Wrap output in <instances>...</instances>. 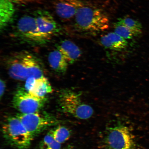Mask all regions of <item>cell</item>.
I'll return each instance as SVG.
<instances>
[{
	"label": "cell",
	"instance_id": "obj_20",
	"mask_svg": "<svg viewBox=\"0 0 149 149\" xmlns=\"http://www.w3.org/2000/svg\"><path fill=\"white\" fill-rule=\"evenodd\" d=\"M37 78L34 77H30L28 78L25 81V88L27 92H29L32 89L34 85Z\"/></svg>",
	"mask_w": 149,
	"mask_h": 149
},
{
	"label": "cell",
	"instance_id": "obj_17",
	"mask_svg": "<svg viewBox=\"0 0 149 149\" xmlns=\"http://www.w3.org/2000/svg\"><path fill=\"white\" fill-rule=\"evenodd\" d=\"M51 132L55 140L61 144L68 141L71 136L70 130L63 126H58Z\"/></svg>",
	"mask_w": 149,
	"mask_h": 149
},
{
	"label": "cell",
	"instance_id": "obj_5",
	"mask_svg": "<svg viewBox=\"0 0 149 149\" xmlns=\"http://www.w3.org/2000/svg\"><path fill=\"white\" fill-rule=\"evenodd\" d=\"M104 143L107 149H135L136 146L132 130L120 122L106 130Z\"/></svg>",
	"mask_w": 149,
	"mask_h": 149
},
{
	"label": "cell",
	"instance_id": "obj_10",
	"mask_svg": "<svg viewBox=\"0 0 149 149\" xmlns=\"http://www.w3.org/2000/svg\"><path fill=\"white\" fill-rule=\"evenodd\" d=\"M84 4L81 0H56L54 8L59 17L68 20L74 17L78 9Z\"/></svg>",
	"mask_w": 149,
	"mask_h": 149
},
{
	"label": "cell",
	"instance_id": "obj_13",
	"mask_svg": "<svg viewBox=\"0 0 149 149\" xmlns=\"http://www.w3.org/2000/svg\"><path fill=\"white\" fill-rule=\"evenodd\" d=\"M48 61L50 67L55 72L60 74L66 73L69 64L58 50H54L49 53Z\"/></svg>",
	"mask_w": 149,
	"mask_h": 149
},
{
	"label": "cell",
	"instance_id": "obj_4",
	"mask_svg": "<svg viewBox=\"0 0 149 149\" xmlns=\"http://www.w3.org/2000/svg\"><path fill=\"white\" fill-rule=\"evenodd\" d=\"M3 137L9 144L18 149H28L33 139L17 117L6 119L2 127Z\"/></svg>",
	"mask_w": 149,
	"mask_h": 149
},
{
	"label": "cell",
	"instance_id": "obj_2",
	"mask_svg": "<svg viewBox=\"0 0 149 149\" xmlns=\"http://www.w3.org/2000/svg\"><path fill=\"white\" fill-rule=\"evenodd\" d=\"M74 17V27L79 32L95 33L109 29V17L102 9L84 4L78 9Z\"/></svg>",
	"mask_w": 149,
	"mask_h": 149
},
{
	"label": "cell",
	"instance_id": "obj_9",
	"mask_svg": "<svg viewBox=\"0 0 149 149\" xmlns=\"http://www.w3.org/2000/svg\"><path fill=\"white\" fill-rule=\"evenodd\" d=\"M40 34L47 42L60 31L58 25L50 13L47 11H36L33 15Z\"/></svg>",
	"mask_w": 149,
	"mask_h": 149
},
{
	"label": "cell",
	"instance_id": "obj_23",
	"mask_svg": "<svg viewBox=\"0 0 149 149\" xmlns=\"http://www.w3.org/2000/svg\"><path fill=\"white\" fill-rule=\"evenodd\" d=\"M72 149L71 148H64V149Z\"/></svg>",
	"mask_w": 149,
	"mask_h": 149
},
{
	"label": "cell",
	"instance_id": "obj_22",
	"mask_svg": "<svg viewBox=\"0 0 149 149\" xmlns=\"http://www.w3.org/2000/svg\"><path fill=\"white\" fill-rule=\"evenodd\" d=\"M14 4L20 5H24L27 4L29 2V0H10Z\"/></svg>",
	"mask_w": 149,
	"mask_h": 149
},
{
	"label": "cell",
	"instance_id": "obj_7",
	"mask_svg": "<svg viewBox=\"0 0 149 149\" xmlns=\"http://www.w3.org/2000/svg\"><path fill=\"white\" fill-rule=\"evenodd\" d=\"M46 97H39L27 92L25 88H19L15 93L12 100L13 107L22 113L38 112L45 105Z\"/></svg>",
	"mask_w": 149,
	"mask_h": 149
},
{
	"label": "cell",
	"instance_id": "obj_6",
	"mask_svg": "<svg viewBox=\"0 0 149 149\" xmlns=\"http://www.w3.org/2000/svg\"><path fill=\"white\" fill-rule=\"evenodd\" d=\"M15 116L21 121L33 138L58 123L53 116L39 112L29 113H19Z\"/></svg>",
	"mask_w": 149,
	"mask_h": 149
},
{
	"label": "cell",
	"instance_id": "obj_1",
	"mask_svg": "<svg viewBox=\"0 0 149 149\" xmlns=\"http://www.w3.org/2000/svg\"><path fill=\"white\" fill-rule=\"evenodd\" d=\"M5 64L9 76L15 80L24 81L30 77L37 79L44 76L41 63L27 51L12 54L6 60Z\"/></svg>",
	"mask_w": 149,
	"mask_h": 149
},
{
	"label": "cell",
	"instance_id": "obj_12",
	"mask_svg": "<svg viewBox=\"0 0 149 149\" xmlns=\"http://www.w3.org/2000/svg\"><path fill=\"white\" fill-rule=\"evenodd\" d=\"M100 42L105 48L117 51L126 49L128 44L126 39L114 32L109 33L102 36Z\"/></svg>",
	"mask_w": 149,
	"mask_h": 149
},
{
	"label": "cell",
	"instance_id": "obj_19",
	"mask_svg": "<svg viewBox=\"0 0 149 149\" xmlns=\"http://www.w3.org/2000/svg\"><path fill=\"white\" fill-rule=\"evenodd\" d=\"M114 32L126 40H131L134 36L131 31L123 24L117 22L114 24Z\"/></svg>",
	"mask_w": 149,
	"mask_h": 149
},
{
	"label": "cell",
	"instance_id": "obj_21",
	"mask_svg": "<svg viewBox=\"0 0 149 149\" xmlns=\"http://www.w3.org/2000/svg\"><path fill=\"white\" fill-rule=\"evenodd\" d=\"M1 92H0V97L1 98L3 97V95L5 91L6 87V85L5 81L1 79Z\"/></svg>",
	"mask_w": 149,
	"mask_h": 149
},
{
	"label": "cell",
	"instance_id": "obj_16",
	"mask_svg": "<svg viewBox=\"0 0 149 149\" xmlns=\"http://www.w3.org/2000/svg\"><path fill=\"white\" fill-rule=\"evenodd\" d=\"M118 22L128 28L134 37L140 36L142 33V26L140 22L130 17H124L118 19Z\"/></svg>",
	"mask_w": 149,
	"mask_h": 149
},
{
	"label": "cell",
	"instance_id": "obj_3",
	"mask_svg": "<svg viewBox=\"0 0 149 149\" xmlns=\"http://www.w3.org/2000/svg\"><path fill=\"white\" fill-rule=\"evenodd\" d=\"M58 102L61 111L80 120L90 118L94 110L82 101L81 94L72 89L64 88L59 91Z\"/></svg>",
	"mask_w": 149,
	"mask_h": 149
},
{
	"label": "cell",
	"instance_id": "obj_14",
	"mask_svg": "<svg viewBox=\"0 0 149 149\" xmlns=\"http://www.w3.org/2000/svg\"><path fill=\"white\" fill-rule=\"evenodd\" d=\"M14 3L10 0H0V29H4L13 17Z\"/></svg>",
	"mask_w": 149,
	"mask_h": 149
},
{
	"label": "cell",
	"instance_id": "obj_15",
	"mask_svg": "<svg viewBox=\"0 0 149 149\" xmlns=\"http://www.w3.org/2000/svg\"><path fill=\"white\" fill-rule=\"evenodd\" d=\"M52 91L53 89L49 81L44 76L36 79L32 89L29 93L39 97H45Z\"/></svg>",
	"mask_w": 149,
	"mask_h": 149
},
{
	"label": "cell",
	"instance_id": "obj_18",
	"mask_svg": "<svg viewBox=\"0 0 149 149\" xmlns=\"http://www.w3.org/2000/svg\"><path fill=\"white\" fill-rule=\"evenodd\" d=\"M40 146V149H61V144L55 140L51 131L45 136Z\"/></svg>",
	"mask_w": 149,
	"mask_h": 149
},
{
	"label": "cell",
	"instance_id": "obj_8",
	"mask_svg": "<svg viewBox=\"0 0 149 149\" xmlns=\"http://www.w3.org/2000/svg\"><path fill=\"white\" fill-rule=\"evenodd\" d=\"M17 36L27 42L42 44L47 42L40 34L34 16H23L18 20L16 27Z\"/></svg>",
	"mask_w": 149,
	"mask_h": 149
},
{
	"label": "cell",
	"instance_id": "obj_11",
	"mask_svg": "<svg viewBox=\"0 0 149 149\" xmlns=\"http://www.w3.org/2000/svg\"><path fill=\"white\" fill-rule=\"evenodd\" d=\"M56 47L69 64L75 63L81 54V52L79 47L69 40L62 41Z\"/></svg>",
	"mask_w": 149,
	"mask_h": 149
}]
</instances>
